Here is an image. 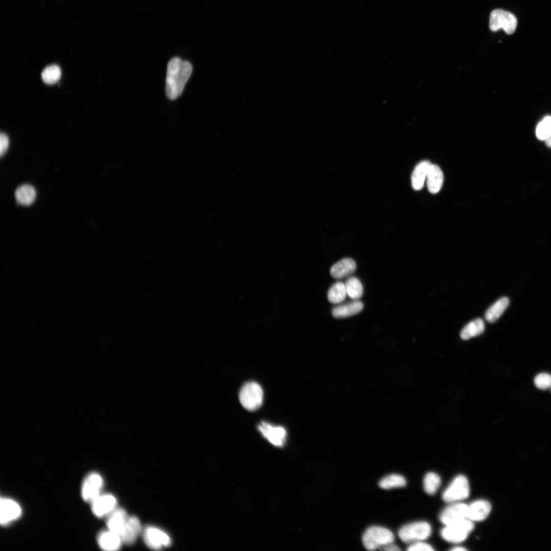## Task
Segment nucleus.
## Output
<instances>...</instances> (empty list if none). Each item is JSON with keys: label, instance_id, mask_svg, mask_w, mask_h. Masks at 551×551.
I'll list each match as a JSON object with an SVG mask.
<instances>
[{"label": "nucleus", "instance_id": "f257e3e1", "mask_svg": "<svg viewBox=\"0 0 551 551\" xmlns=\"http://www.w3.org/2000/svg\"><path fill=\"white\" fill-rule=\"evenodd\" d=\"M192 71V65L188 61L178 57L169 61L165 82V92L168 98L174 100L181 95Z\"/></svg>", "mask_w": 551, "mask_h": 551}, {"label": "nucleus", "instance_id": "f03ea898", "mask_svg": "<svg viewBox=\"0 0 551 551\" xmlns=\"http://www.w3.org/2000/svg\"><path fill=\"white\" fill-rule=\"evenodd\" d=\"M393 534L388 529L379 526H371L364 533L362 542L365 548L369 550L382 549L394 541Z\"/></svg>", "mask_w": 551, "mask_h": 551}, {"label": "nucleus", "instance_id": "7ed1b4c3", "mask_svg": "<svg viewBox=\"0 0 551 551\" xmlns=\"http://www.w3.org/2000/svg\"><path fill=\"white\" fill-rule=\"evenodd\" d=\"M432 528L429 523L419 521L403 525L399 530L398 535L402 541L411 544L423 541L430 536Z\"/></svg>", "mask_w": 551, "mask_h": 551}, {"label": "nucleus", "instance_id": "20e7f679", "mask_svg": "<svg viewBox=\"0 0 551 551\" xmlns=\"http://www.w3.org/2000/svg\"><path fill=\"white\" fill-rule=\"evenodd\" d=\"M474 528L473 521L468 518L445 525L441 531V537L446 541L458 543L464 541Z\"/></svg>", "mask_w": 551, "mask_h": 551}, {"label": "nucleus", "instance_id": "39448f33", "mask_svg": "<svg viewBox=\"0 0 551 551\" xmlns=\"http://www.w3.org/2000/svg\"><path fill=\"white\" fill-rule=\"evenodd\" d=\"M239 398L241 404L245 409L251 411H254L262 404V388L255 382H247L241 388Z\"/></svg>", "mask_w": 551, "mask_h": 551}, {"label": "nucleus", "instance_id": "423d86ee", "mask_svg": "<svg viewBox=\"0 0 551 551\" xmlns=\"http://www.w3.org/2000/svg\"><path fill=\"white\" fill-rule=\"evenodd\" d=\"M469 486L467 479L463 475L456 476L445 489L442 499L446 503L460 502L469 495Z\"/></svg>", "mask_w": 551, "mask_h": 551}, {"label": "nucleus", "instance_id": "0eeeda50", "mask_svg": "<svg viewBox=\"0 0 551 551\" xmlns=\"http://www.w3.org/2000/svg\"><path fill=\"white\" fill-rule=\"evenodd\" d=\"M517 24V18L510 12L494 9L490 13L489 28L492 32L503 29L506 34H512L515 31Z\"/></svg>", "mask_w": 551, "mask_h": 551}, {"label": "nucleus", "instance_id": "6e6552de", "mask_svg": "<svg viewBox=\"0 0 551 551\" xmlns=\"http://www.w3.org/2000/svg\"><path fill=\"white\" fill-rule=\"evenodd\" d=\"M104 486L101 475L96 472H91L86 475L81 486V496L86 502L91 503L99 495Z\"/></svg>", "mask_w": 551, "mask_h": 551}, {"label": "nucleus", "instance_id": "1a4fd4ad", "mask_svg": "<svg viewBox=\"0 0 551 551\" xmlns=\"http://www.w3.org/2000/svg\"><path fill=\"white\" fill-rule=\"evenodd\" d=\"M143 537L146 545L155 550L169 546L171 543V538L166 532L153 526H148L144 529Z\"/></svg>", "mask_w": 551, "mask_h": 551}, {"label": "nucleus", "instance_id": "9d476101", "mask_svg": "<svg viewBox=\"0 0 551 551\" xmlns=\"http://www.w3.org/2000/svg\"><path fill=\"white\" fill-rule=\"evenodd\" d=\"M258 429L262 436L274 446L280 447L284 446L287 433L283 427L262 421L258 425Z\"/></svg>", "mask_w": 551, "mask_h": 551}, {"label": "nucleus", "instance_id": "9b49d317", "mask_svg": "<svg viewBox=\"0 0 551 551\" xmlns=\"http://www.w3.org/2000/svg\"><path fill=\"white\" fill-rule=\"evenodd\" d=\"M468 505L461 502L450 503L439 515L440 521L445 525L467 518Z\"/></svg>", "mask_w": 551, "mask_h": 551}, {"label": "nucleus", "instance_id": "f8f14e48", "mask_svg": "<svg viewBox=\"0 0 551 551\" xmlns=\"http://www.w3.org/2000/svg\"><path fill=\"white\" fill-rule=\"evenodd\" d=\"M91 504L93 514L98 518L108 516L116 508L117 500L110 493L101 494Z\"/></svg>", "mask_w": 551, "mask_h": 551}, {"label": "nucleus", "instance_id": "ddd939ff", "mask_svg": "<svg viewBox=\"0 0 551 551\" xmlns=\"http://www.w3.org/2000/svg\"><path fill=\"white\" fill-rule=\"evenodd\" d=\"M21 507L16 501L8 498L1 497L0 522L6 525L16 520L21 515Z\"/></svg>", "mask_w": 551, "mask_h": 551}, {"label": "nucleus", "instance_id": "4468645a", "mask_svg": "<svg viewBox=\"0 0 551 551\" xmlns=\"http://www.w3.org/2000/svg\"><path fill=\"white\" fill-rule=\"evenodd\" d=\"M142 531L139 519L136 516H129L127 523L120 535L123 543L132 544L135 542Z\"/></svg>", "mask_w": 551, "mask_h": 551}, {"label": "nucleus", "instance_id": "2eb2a0df", "mask_svg": "<svg viewBox=\"0 0 551 551\" xmlns=\"http://www.w3.org/2000/svg\"><path fill=\"white\" fill-rule=\"evenodd\" d=\"M491 509V506L487 500H475L468 505L467 518L472 521H482L488 517Z\"/></svg>", "mask_w": 551, "mask_h": 551}, {"label": "nucleus", "instance_id": "dca6fc26", "mask_svg": "<svg viewBox=\"0 0 551 551\" xmlns=\"http://www.w3.org/2000/svg\"><path fill=\"white\" fill-rule=\"evenodd\" d=\"M98 546L104 550L114 551L119 549L122 543L120 536L109 530L101 532L97 537Z\"/></svg>", "mask_w": 551, "mask_h": 551}, {"label": "nucleus", "instance_id": "f3484780", "mask_svg": "<svg viewBox=\"0 0 551 551\" xmlns=\"http://www.w3.org/2000/svg\"><path fill=\"white\" fill-rule=\"evenodd\" d=\"M128 518L125 510L116 508L107 516L106 525L108 529L120 536Z\"/></svg>", "mask_w": 551, "mask_h": 551}, {"label": "nucleus", "instance_id": "a211bd4d", "mask_svg": "<svg viewBox=\"0 0 551 551\" xmlns=\"http://www.w3.org/2000/svg\"><path fill=\"white\" fill-rule=\"evenodd\" d=\"M356 269V263L351 258L341 259L330 269V274L335 279H341L352 274Z\"/></svg>", "mask_w": 551, "mask_h": 551}, {"label": "nucleus", "instance_id": "6ab92c4d", "mask_svg": "<svg viewBox=\"0 0 551 551\" xmlns=\"http://www.w3.org/2000/svg\"><path fill=\"white\" fill-rule=\"evenodd\" d=\"M443 179V173L440 168L436 164H432L427 177L429 191L433 194L438 192L442 187Z\"/></svg>", "mask_w": 551, "mask_h": 551}, {"label": "nucleus", "instance_id": "aec40b11", "mask_svg": "<svg viewBox=\"0 0 551 551\" xmlns=\"http://www.w3.org/2000/svg\"><path fill=\"white\" fill-rule=\"evenodd\" d=\"M363 308L362 302L357 299L334 307L332 310V314L335 318H344L359 313Z\"/></svg>", "mask_w": 551, "mask_h": 551}, {"label": "nucleus", "instance_id": "412c9836", "mask_svg": "<svg viewBox=\"0 0 551 551\" xmlns=\"http://www.w3.org/2000/svg\"><path fill=\"white\" fill-rule=\"evenodd\" d=\"M431 164L429 161L424 160L416 166L411 178L412 186L414 189L419 190L422 188Z\"/></svg>", "mask_w": 551, "mask_h": 551}, {"label": "nucleus", "instance_id": "4be33fe9", "mask_svg": "<svg viewBox=\"0 0 551 551\" xmlns=\"http://www.w3.org/2000/svg\"><path fill=\"white\" fill-rule=\"evenodd\" d=\"M508 297H503L497 300L487 310L485 317L489 322H495L502 315L509 305Z\"/></svg>", "mask_w": 551, "mask_h": 551}, {"label": "nucleus", "instance_id": "5701e85b", "mask_svg": "<svg viewBox=\"0 0 551 551\" xmlns=\"http://www.w3.org/2000/svg\"><path fill=\"white\" fill-rule=\"evenodd\" d=\"M15 197L19 204L25 206L30 205L35 199L36 191L32 186L22 185L16 190Z\"/></svg>", "mask_w": 551, "mask_h": 551}, {"label": "nucleus", "instance_id": "b1692460", "mask_svg": "<svg viewBox=\"0 0 551 551\" xmlns=\"http://www.w3.org/2000/svg\"><path fill=\"white\" fill-rule=\"evenodd\" d=\"M485 330V324L481 318L475 319L466 325L460 333L463 340L469 339L482 334Z\"/></svg>", "mask_w": 551, "mask_h": 551}, {"label": "nucleus", "instance_id": "393cba45", "mask_svg": "<svg viewBox=\"0 0 551 551\" xmlns=\"http://www.w3.org/2000/svg\"><path fill=\"white\" fill-rule=\"evenodd\" d=\"M347 295L345 284L337 282L329 289L327 297L330 303L338 304L344 300Z\"/></svg>", "mask_w": 551, "mask_h": 551}, {"label": "nucleus", "instance_id": "a878e982", "mask_svg": "<svg viewBox=\"0 0 551 551\" xmlns=\"http://www.w3.org/2000/svg\"><path fill=\"white\" fill-rule=\"evenodd\" d=\"M344 284L347 294L350 298L357 300L362 296L363 292V285L357 278L355 277H349Z\"/></svg>", "mask_w": 551, "mask_h": 551}, {"label": "nucleus", "instance_id": "bb28decb", "mask_svg": "<svg viewBox=\"0 0 551 551\" xmlns=\"http://www.w3.org/2000/svg\"><path fill=\"white\" fill-rule=\"evenodd\" d=\"M406 484L405 478L399 474H391L383 478L379 483V486L385 489L404 487Z\"/></svg>", "mask_w": 551, "mask_h": 551}, {"label": "nucleus", "instance_id": "cd10ccee", "mask_svg": "<svg viewBox=\"0 0 551 551\" xmlns=\"http://www.w3.org/2000/svg\"><path fill=\"white\" fill-rule=\"evenodd\" d=\"M423 484L425 492L428 494L433 495L440 486L441 479L436 473L428 472L424 477Z\"/></svg>", "mask_w": 551, "mask_h": 551}, {"label": "nucleus", "instance_id": "c85d7f7f", "mask_svg": "<svg viewBox=\"0 0 551 551\" xmlns=\"http://www.w3.org/2000/svg\"><path fill=\"white\" fill-rule=\"evenodd\" d=\"M61 76V69L57 65L47 66L41 73L42 80L47 84H53L56 83L60 79Z\"/></svg>", "mask_w": 551, "mask_h": 551}, {"label": "nucleus", "instance_id": "c756f323", "mask_svg": "<svg viewBox=\"0 0 551 551\" xmlns=\"http://www.w3.org/2000/svg\"><path fill=\"white\" fill-rule=\"evenodd\" d=\"M551 132V116L545 117L538 124L536 134L541 140H545Z\"/></svg>", "mask_w": 551, "mask_h": 551}, {"label": "nucleus", "instance_id": "7c9ffc66", "mask_svg": "<svg viewBox=\"0 0 551 551\" xmlns=\"http://www.w3.org/2000/svg\"><path fill=\"white\" fill-rule=\"evenodd\" d=\"M535 385L539 389L545 390L551 388V374L546 372L540 373L534 378Z\"/></svg>", "mask_w": 551, "mask_h": 551}, {"label": "nucleus", "instance_id": "2f4dec72", "mask_svg": "<svg viewBox=\"0 0 551 551\" xmlns=\"http://www.w3.org/2000/svg\"><path fill=\"white\" fill-rule=\"evenodd\" d=\"M409 551H433L434 548L429 544L420 541L411 543L407 548Z\"/></svg>", "mask_w": 551, "mask_h": 551}, {"label": "nucleus", "instance_id": "473e14b6", "mask_svg": "<svg viewBox=\"0 0 551 551\" xmlns=\"http://www.w3.org/2000/svg\"><path fill=\"white\" fill-rule=\"evenodd\" d=\"M9 145V138L4 133L0 135V154L2 156L7 151Z\"/></svg>", "mask_w": 551, "mask_h": 551}, {"label": "nucleus", "instance_id": "72a5a7b5", "mask_svg": "<svg viewBox=\"0 0 551 551\" xmlns=\"http://www.w3.org/2000/svg\"><path fill=\"white\" fill-rule=\"evenodd\" d=\"M381 549L386 551H397L400 550L398 546L393 544L392 543L384 546Z\"/></svg>", "mask_w": 551, "mask_h": 551}, {"label": "nucleus", "instance_id": "f704fd0d", "mask_svg": "<svg viewBox=\"0 0 551 551\" xmlns=\"http://www.w3.org/2000/svg\"><path fill=\"white\" fill-rule=\"evenodd\" d=\"M451 550H452V551H465V550L466 551V550H467V549L465 547H462V546H456V547L452 548Z\"/></svg>", "mask_w": 551, "mask_h": 551}, {"label": "nucleus", "instance_id": "c9c22d12", "mask_svg": "<svg viewBox=\"0 0 551 551\" xmlns=\"http://www.w3.org/2000/svg\"><path fill=\"white\" fill-rule=\"evenodd\" d=\"M546 144L549 147H551V132L548 137L545 140Z\"/></svg>", "mask_w": 551, "mask_h": 551}]
</instances>
